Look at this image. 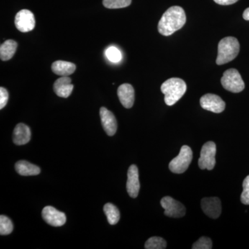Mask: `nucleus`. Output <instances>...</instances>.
I'll use <instances>...</instances> for the list:
<instances>
[{
	"label": "nucleus",
	"instance_id": "c85d7f7f",
	"mask_svg": "<svg viewBox=\"0 0 249 249\" xmlns=\"http://www.w3.org/2000/svg\"><path fill=\"white\" fill-rule=\"evenodd\" d=\"M243 18L245 20L249 21V8L245 10L243 13Z\"/></svg>",
	"mask_w": 249,
	"mask_h": 249
},
{
	"label": "nucleus",
	"instance_id": "6ab92c4d",
	"mask_svg": "<svg viewBox=\"0 0 249 249\" xmlns=\"http://www.w3.org/2000/svg\"><path fill=\"white\" fill-rule=\"evenodd\" d=\"M18 43L14 40H8L1 44L0 47V58L3 61H7L13 58L17 49Z\"/></svg>",
	"mask_w": 249,
	"mask_h": 249
},
{
	"label": "nucleus",
	"instance_id": "f257e3e1",
	"mask_svg": "<svg viewBox=\"0 0 249 249\" xmlns=\"http://www.w3.org/2000/svg\"><path fill=\"white\" fill-rule=\"evenodd\" d=\"M186 16L183 8L174 6L169 8L162 16L158 24V31L161 35H173L184 26Z\"/></svg>",
	"mask_w": 249,
	"mask_h": 249
},
{
	"label": "nucleus",
	"instance_id": "bb28decb",
	"mask_svg": "<svg viewBox=\"0 0 249 249\" xmlns=\"http://www.w3.org/2000/svg\"><path fill=\"white\" fill-rule=\"evenodd\" d=\"M9 101V92L4 88H0V109L3 108L7 104Z\"/></svg>",
	"mask_w": 249,
	"mask_h": 249
},
{
	"label": "nucleus",
	"instance_id": "aec40b11",
	"mask_svg": "<svg viewBox=\"0 0 249 249\" xmlns=\"http://www.w3.org/2000/svg\"><path fill=\"white\" fill-rule=\"evenodd\" d=\"M105 214L107 218L108 222L111 225H115L120 220V212L119 210L114 204L111 203H107L103 208Z\"/></svg>",
	"mask_w": 249,
	"mask_h": 249
},
{
	"label": "nucleus",
	"instance_id": "b1692460",
	"mask_svg": "<svg viewBox=\"0 0 249 249\" xmlns=\"http://www.w3.org/2000/svg\"><path fill=\"white\" fill-rule=\"evenodd\" d=\"M106 56L109 61L114 63L120 62L122 58L120 51L115 47H109L106 50Z\"/></svg>",
	"mask_w": 249,
	"mask_h": 249
},
{
	"label": "nucleus",
	"instance_id": "412c9836",
	"mask_svg": "<svg viewBox=\"0 0 249 249\" xmlns=\"http://www.w3.org/2000/svg\"><path fill=\"white\" fill-rule=\"evenodd\" d=\"M14 231V224L10 218L1 214L0 216V234L1 235H9Z\"/></svg>",
	"mask_w": 249,
	"mask_h": 249
},
{
	"label": "nucleus",
	"instance_id": "9b49d317",
	"mask_svg": "<svg viewBox=\"0 0 249 249\" xmlns=\"http://www.w3.org/2000/svg\"><path fill=\"white\" fill-rule=\"evenodd\" d=\"M201 209L206 215L212 219H217L222 213L221 201L217 197H205L201 199Z\"/></svg>",
	"mask_w": 249,
	"mask_h": 249
},
{
	"label": "nucleus",
	"instance_id": "a211bd4d",
	"mask_svg": "<svg viewBox=\"0 0 249 249\" xmlns=\"http://www.w3.org/2000/svg\"><path fill=\"white\" fill-rule=\"evenodd\" d=\"M16 172L22 176H36L40 173V168L27 160H19L15 165Z\"/></svg>",
	"mask_w": 249,
	"mask_h": 249
},
{
	"label": "nucleus",
	"instance_id": "0eeeda50",
	"mask_svg": "<svg viewBox=\"0 0 249 249\" xmlns=\"http://www.w3.org/2000/svg\"><path fill=\"white\" fill-rule=\"evenodd\" d=\"M160 205L165 210L164 214L168 217L179 218L183 217L186 214V210L185 206L171 196H167L162 198Z\"/></svg>",
	"mask_w": 249,
	"mask_h": 249
},
{
	"label": "nucleus",
	"instance_id": "7ed1b4c3",
	"mask_svg": "<svg viewBox=\"0 0 249 249\" xmlns=\"http://www.w3.org/2000/svg\"><path fill=\"white\" fill-rule=\"evenodd\" d=\"M240 52V43L234 37H227L220 40L218 45V55L216 63L224 65L232 61Z\"/></svg>",
	"mask_w": 249,
	"mask_h": 249
},
{
	"label": "nucleus",
	"instance_id": "6e6552de",
	"mask_svg": "<svg viewBox=\"0 0 249 249\" xmlns=\"http://www.w3.org/2000/svg\"><path fill=\"white\" fill-rule=\"evenodd\" d=\"M15 24L18 31L22 33L29 32L35 28V16L29 10H21L16 14Z\"/></svg>",
	"mask_w": 249,
	"mask_h": 249
},
{
	"label": "nucleus",
	"instance_id": "2eb2a0df",
	"mask_svg": "<svg viewBox=\"0 0 249 249\" xmlns=\"http://www.w3.org/2000/svg\"><path fill=\"white\" fill-rule=\"evenodd\" d=\"M73 89V85L71 84V79L70 77L62 76L54 83V92L60 97L68 98Z\"/></svg>",
	"mask_w": 249,
	"mask_h": 249
},
{
	"label": "nucleus",
	"instance_id": "f3484780",
	"mask_svg": "<svg viewBox=\"0 0 249 249\" xmlns=\"http://www.w3.org/2000/svg\"><path fill=\"white\" fill-rule=\"evenodd\" d=\"M76 69L74 64L62 60L54 62L52 65V71L60 76H69L76 71Z\"/></svg>",
	"mask_w": 249,
	"mask_h": 249
},
{
	"label": "nucleus",
	"instance_id": "39448f33",
	"mask_svg": "<svg viewBox=\"0 0 249 249\" xmlns=\"http://www.w3.org/2000/svg\"><path fill=\"white\" fill-rule=\"evenodd\" d=\"M193 160V151L188 145H183L178 157L174 158L169 163V169L172 173L181 174L186 172Z\"/></svg>",
	"mask_w": 249,
	"mask_h": 249
},
{
	"label": "nucleus",
	"instance_id": "f03ea898",
	"mask_svg": "<svg viewBox=\"0 0 249 249\" xmlns=\"http://www.w3.org/2000/svg\"><path fill=\"white\" fill-rule=\"evenodd\" d=\"M187 89L184 80L178 78H169L160 87L162 93L165 95V103L167 106H172L179 101Z\"/></svg>",
	"mask_w": 249,
	"mask_h": 249
},
{
	"label": "nucleus",
	"instance_id": "393cba45",
	"mask_svg": "<svg viewBox=\"0 0 249 249\" xmlns=\"http://www.w3.org/2000/svg\"><path fill=\"white\" fill-rule=\"evenodd\" d=\"M213 248L212 240L207 237H201L193 244V249H211Z\"/></svg>",
	"mask_w": 249,
	"mask_h": 249
},
{
	"label": "nucleus",
	"instance_id": "f8f14e48",
	"mask_svg": "<svg viewBox=\"0 0 249 249\" xmlns=\"http://www.w3.org/2000/svg\"><path fill=\"white\" fill-rule=\"evenodd\" d=\"M126 188L131 197H137L140 191V182H139V170L136 165H132L129 168Z\"/></svg>",
	"mask_w": 249,
	"mask_h": 249
},
{
	"label": "nucleus",
	"instance_id": "5701e85b",
	"mask_svg": "<svg viewBox=\"0 0 249 249\" xmlns=\"http://www.w3.org/2000/svg\"><path fill=\"white\" fill-rule=\"evenodd\" d=\"M103 3L107 9H122L129 6L132 0H103Z\"/></svg>",
	"mask_w": 249,
	"mask_h": 249
},
{
	"label": "nucleus",
	"instance_id": "cd10ccee",
	"mask_svg": "<svg viewBox=\"0 0 249 249\" xmlns=\"http://www.w3.org/2000/svg\"><path fill=\"white\" fill-rule=\"evenodd\" d=\"M237 1L238 0H214V2L219 5H224V6L235 4Z\"/></svg>",
	"mask_w": 249,
	"mask_h": 249
},
{
	"label": "nucleus",
	"instance_id": "a878e982",
	"mask_svg": "<svg viewBox=\"0 0 249 249\" xmlns=\"http://www.w3.org/2000/svg\"><path fill=\"white\" fill-rule=\"evenodd\" d=\"M241 201L242 204L249 205V175L243 181V192L241 195Z\"/></svg>",
	"mask_w": 249,
	"mask_h": 249
},
{
	"label": "nucleus",
	"instance_id": "423d86ee",
	"mask_svg": "<svg viewBox=\"0 0 249 249\" xmlns=\"http://www.w3.org/2000/svg\"><path fill=\"white\" fill-rule=\"evenodd\" d=\"M216 145L214 142H206L201 148L198 164L201 170H212L215 166Z\"/></svg>",
	"mask_w": 249,
	"mask_h": 249
},
{
	"label": "nucleus",
	"instance_id": "4468645a",
	"mask_svg": "<svg viewBox=\"0 0 249 249\" xmlns=\"http://www.w3.org/2000/svg\"><path fill=\"white\" fill-rule=\"evenodd\" d=\"M117 93L121 104L124 107L129 109L133 106L135 93L132 85L127 83L120 85L118 88Z\"/></svg>",
	"mask_w": 249,
	"mask_h": 249
},
{
	"label": "nucleus",
	"instance_id": "20e7f679",
	"mask_svg": "<svg viewBox=\"0 0 249 249\" xmlns=\"http://www.w3.org/2000/svg\"><path fill=\"white\" fill-rule=\"evenodd\" d=\"M221 83L224 89L232 93H240L245 88L242 76L235 69H229L224 72Z\"/></svg>",
	"mask_w": 249,
	"mask_h": 249
},
{
	"label": "nucleus",
	"instance_id": "1a4fd4ad",
	"mask_svg": "<svg viewBox=\"0 0 249 249\" xmlns=\"http://www.w3.org/2000/svg\"><path fill=\"white\" fill-rule=\"evenodd\" d=\"M200 105L203 109L219 114L225 109L226 103L219 96L213 93L205 94L200 98Z\"/></svg>",
	"mask_w": 249,
	"mask_h": 249
},
{
	"label": "nucleus",
	"instance_id": "ddd939ff",
	"mask_svg": "<svg viewBox=\"0 0 249 249\" xmlns=\"http://www.w3.org/2000/svg\"><path fill=\"white\" fill-rule=\"evenodd\" d=\"M101 123L107 135L114 136L117 130V121L114 114L108 110L107 108L103 107L100 109Z\"/></svg>",
	"mask_w": 249,
	"mask_h": 249
},
{
	"label": "nucleus",
	"instance_id": "9d476101",
	"mask_svg": "<svg viewBox=\"0 0 249 249\" xmlns=\"http://www.w3.org/2000/svg\"><path fill=\"white\" fill-rule=\"evenodd\" d=\"M42 216L44 220L53 227H62L66 222V215L53 206H46L42 210Z\"/></svg>",
	"mask_w": 249,
	"mask_h": 249
},
{
	"label": "nucleus",
	"instance_id": "dca6fc26",
	"mask_svg": "<svg viewBox=\"0 0 249 249\" xmlns=\"http://www.w3.org/2000/svg\"><path fill=\"white\" fill-rule=\"evenodd\" d=\"M31 137V129L24 124H19L15 127L13 140L16 145H25L30 142Z\"/></svg>",
	"mask_w": 249,
	"mask_h": 249
},
{
	"label": "nucleus",
	"instance_id": "4be33fe9",
	"mask_svg": "<svg viewBox=\"0 0 249 249\" xmlns=\"http://www.w3.org/2000/svg\"><path fill=\"white\" fill-rule=\"evenodd\" d=\"M167 243L164 239L160 237H152L146 241L145 248L146 249H165Z\"/></svg>",
	"mask_w": 249,
	"mask_h": 249
}]
</instances>
